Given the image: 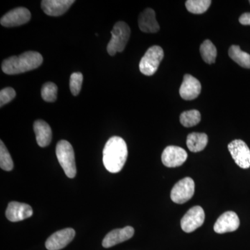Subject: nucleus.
<instances>
[{
    "label": "nucleus",
    "mask_w": 250,
    "mask_h": 250,
    "mask_svg": "<svg viewBox=\"0 0 250 250\" xmlns=\"http://www.w3.org/2000/svg\"><path fill=\"white\" fill-rule=\"evenodd\" d=\"M211 4L210 0H188L186 7L189 12L194 14H202L208 10Z\"/></svg>",
    "instance_id": "obj_22"
},
{
    "label": "nucleus",
    "mask_w": 250,
    "mask_h": 250,
    "mask_svg": "<svg viewBox=\"0 0 250 250\" xmlns=\"http://www.w3.org/2000/svg\"><path fill=\"white\" fill-rule=\"evenodd\" d=\"M32 215L33 210L30 206L21 202H10L6 210V218L14 223L30 218Z\"/></svg>",
    "instance_id": "obj_13"
},
{
    "label": "nucleus",
    "mask_w": 250,
    "mask_h": 250,
    "mask_svg": "<svg viewBox=\"0 0 250 250\" xmlns=\"http://www.w3.org/2000/svg\"><path fill=\"white\" fill-rule=\"evenodd\" d=\"M127 146L124 139L113 136L108 139L103 149V164L111 173L121 172L127 159Z\"/></svg>",
    "instance_id": "obj_1"
},
{
    "label": "nucleus",
    "mask_w": 250,
    "mask_h": 250,
    "mask_svg": "<svg viewBox=\"0 0 250 250\" xmlns=\"http://www.w3.org/2000/svg\"><path fill=\"white\" fill-rule=\"evenodd\" d=\"M56 154L67 177L71 179L75 177L77 174L76 163L72 145L64 140L59 141L56 148Z\"/></svg>",
    "instance_id": "obj_3"
},
{
    "label": "nucleus",
    "mask_w": 250,
    "mask_h": 250,
    "mask_svg": "<svg viewBox=\"0 0 250 250\" xmlns=\"http://www.w3.org/2000/svg\"><path fill=\"white\" fill-rule=\"evenodd\" d=\"M239 22L243 25H250V13H245L239 18Z\"/></svg>",
    "instance_id": "obj_28"
},
{
    "label": "nucleus",
    "mask_w": 250,
    "mask_h": 250,
    "mask_svg": "<svg viewBox=\"0 0 250 250\" xmlns=\"http://www.w3.org/2000/svg\"><path fill=\"white\" fill-rule=\"evenodd\" d=\"M164 57V50L160 46L149 47L140 62V71L146 76H152L157 71Z\"/></svg>",
    "instance_id": "obj_5"
},
{
    "label": "nucleus",
    "mask_w": 250,
    "mask_h": 250,
    "mask_svg": "<svg viewBox=\"0 0 250 250\" xmlns=\"http://www.w3.org/2000/svg\"><path fill=\"white\" fill-rule=\"evenodd\" d=\"M134 234V229L132 227H126L123 229H117L108 233L103 241V246L109 248L123 243L132 238Z\"/></svg>",
    "instance_id": "obj_15"
},
{
    "label": "nucleus",
    "mask_w": 250,
    "mask_h": 250,
    "mask_svg": "<svg viewBox=\"0 0 250 250\" xmlns=\"http://www.w3.org/2000/svg\"><path fill=\"white\" fill-rule=\"evenodd\" d=\"M202 85L200 82L190 75H185L183 83L181 85L179 94L185 100H192L197 98L201 93Z\"/></svg>",
    "instance_id": "obj_14"
},
{
    "label": "nucleus",
    "mask_w": 250,
    "mask_h": 250,
    "mask_svg": "<svg viewBox=\"0 0 250 250\" xmlns=\"http://www.w3.org/2000/svg\"></svg>",
    "instance_id": "obj_29"
},
{
    "label": "nucleus",
    "mask_w": 250,
    "mask_h": 250,
    "mask_svg": "<svg viewBox=\"0 0 250 250\" xmlns=\"http://www.w3.org/2000/svg\"><path fill=\"white\" fill-rule=\"evenodd\" d=\"M187 158V152L183 148L177 146H168L163 152L161 160L166 167H176L183 165Z\"/></svg>",
    "instance_id": "obj_9"
},
{
    "label": "nucleus",
    "mask_w": 250,
    "mask_h": 250,
    "mask_svg": "<svg viewBox=\"0 0 250 250\" xmlns=\"http://www.w3.org/2000/svg\"><path fill=\"white\" fill-rule=\"evenodd\" d=\"M195 192V182L190 177H185L179 181L171 190V200L174 203L184 204L193 196Z\"/></svg>",
    "instance_id": "obj_6"
},
{
    "label": "nucleus",
    "mask_w": 250,
    "mask_h": 250,
    "mask_svg": "<svg viewBox=\"0 0 250 250\" xmlns=\"http://www.w3.org/2000/svg\"><path fill=\"white\" fill-rule=\"evenodd\" d=\"M205 213L200 206L189 209L181 220V227L186 233H191L200 228L205 222Z\"/></svg>",
    "instance_id": "obj_8"
},
{
    "label": "nucleus",
    "mask_w": 250,
    "mask_h": 250,
    "mask_svg": "<svg viewBox=\"0 0 250 250\" xmlns=\"http://www.w3.org/2000/svg\"><path fill=\"white\" fill-rule=\"evenodd\" d=\"M0 142V167L4 170H12L14 166L12 158L3 141Z\"/></svg>",
    "instance_id": "obj_24"
},
{
    "label": "nucleus",
    "mask_w": 250,
    "mask_h": 250,
    "mask_svg": "<svg viewBox=\"0 0 250 250\" xmlns=\"http://www.w3.org/2000/svg\"><path fill=\"white\" fill-rule=\"evenodd\" d=\"M34 130L36 141L41 147H47L50 144L52 139V132L50 126L42 120L36 121L34 124Z\"/></svg>",
    "instance_id": "obj_18"
},
{
    "label": "nucleus",
    "mask_w": 250,
    "mask_h": 250,
    "mask_svg": "<svg viewBox=\"0 0 250 250\" xmlns=\"http://www.w3.org/2000/svg\"><path fill=\"white\" fill-rule=\"evenodd\" d=\"M140 29L145 33H156L160 29L156 21L154 10L148 8L140 14L139 18Z\"/></svg>",
    "instance_id": "obj_17"
},
{
    "label": "nucleus",
    "mask_w": 250,
    "mask_h": 250,
    "mask_svg": "<svg viewBox=\"0 0 250 250\" xmlns=\"http://www.w3.org/2000/svg\"><path fill=\"white\" fill-rule=\"evenodd\" d=\"M30 11L24 7L11 10L1 18V24L6 27H14L22 25L30 21Z\"/></svg>",
    "instance_id": "obj_10"
},
{
    "label": "nucleus",
    "mask_w": 250,
    "mask_h": 250,
    "mask_svg": "<svg viewBox=\"0 0 250 250\" xmlns=\"http://www.w3.org/2000/svg\"><path fill=\"white\" fill-rule=\"evenodd\" d=\"M229 56L240 66L250 69V54L242 51L239 46L231 45L229 49Z\"/></svg>",
    "instance_id": "obj_20"
},
{
    "label": "nucleus",
    "mask_w": 250,
    "mask_h": 250,
    "mask_svg": "<svg viewBox=\"0 0 250 250\" xmlns=\"http://www.w3.org/2000/svg\"><path fill=\"white\" fill-rule=\"evenodd\" d=\"M83 75L81 72H74L71 75L70 80V88L72 95L77 96L82 89L83 82Z\"/></svg>",
    "instance_id": "obj_26"
},
{
    "label": "nucleus",
    "mask_w": 250,
    "mask_h": 250,
    "mask_svg": "<svg viewBox=\"0 0 250 250\" xmlns=\"http://www.w3.org/2000/svg\"><path fill=\"white\" fill-rule=\"evenodd\" d=\"M240 226V220L236 213L233 211H227L219 217L215 223L213 229L217 233L233 232Z\"/></svg>",
    "instance_id": "obj_12"
},
{
    "label": "nucleus",
    "mask_w": 250,
    "mask_h": 250,
    "mask_svg": "<svg viewBox=\"0 0 250 250\" xmlns=\"http://www.w3.org/2000/svg\"><path fill=\"white\" fill-rule=\"evenodd\" d=\"M58 88L55 83L52 82H47L42 85L41 89V96L46 102L54 103L57 99Z\"/></svg>",
    "instance_id": "obj_25"
},
{
    "label": "nucleus",
    "mask_w": 250,
    "mask_h": 250,
    "mask_svg": "<svg viewBox=\"0 0 250 250\" xmlns=\"http://www.w3.org/2000/svg\"><path fill=\"white\" fill-rule=\"evenodd\" d=\"M228 149L235 163L243 169L250 167V149L244 141L234 140L228 145Z\"/></svg>",
    "instance_id": "obj_7"
},
{
    "label": "nucleus",
    "mask_w": 250,
    "mask_h": 250,
    "mask_svg": "<svg viewBox=\"0 0 250 250\" xmlns=\"http://www.w3.org/2000/svg\"><path fill=\"white\" fill-rule=\"evenodd\" d=\"M74 3L73 0H43L41 7L47 16L57 17L65 14Z\"/></svg>",
    "instance_id": "obj_16"
},
{
    "label": "nucleus",
    "mask_w": 250,
    "mask_h": 250,
    "mask_svg": "<svg viewBox=\"0 0 250 250\" xmlns=\"http://www.w3.org/2000/svg\"><path fill=\"white\" fill-rule=\"evenodd\" d=\"M16 96L15 90L11 87H7L0 92V106L2 107L5 104L12 101Z\"/></svg>",
    "instance_id": "obj_27"
},
{
    "label": "nucleus",
    "mask_w": 250,
    "mask_h": 250,
    "mask_svg": "<svg viewBox=\"0 0 250 250\" xmlns=\"http://www.w3.org/2000/svg\"><path fill=\"white\" fill-rule=\"evenodd\" d=\"M111 34V39L107 45V52L110 55L114 56L117 52L124 50L129 41L131 30L126 22L121 21L115 24Z\"/></svg>",
    "instance_id": "obj_4"
},
{
    "label": "nucleus",
    "mask_w": 250,
    "mask_h": 250,
    "mask_svg": "<svg viewBox=\"0 0 250 250\" xmlns=\"http://www.w3.org/2000/svg\"><path fill=\"white\" fill-rule=\"evenodd\" d=\"M201 114L197 110L184 111L181 114L180 123L185 127H191L200 123Z\"/></svg>",
    "instance_id": "obj_23"
},
{
    "label": "nucleus",
    "mask_w": 250,
    "mask_h": 250,
    "mask_svg": "<svg viewBox=\"0 0 250 250\" xmlns=\"http://www.w3.org/2000/svg\"><path fill=\"white\" fill-rule=\"evenodd\" d=\"M42 62L43 58L40 53L29 51L21 55L13 56L5 59L1 64V69L6 75H18L37 68Z\"/></svg>",
    "instance_id": "obj_2"
},
{
    "label": "nucleus",
    "mask_w": 250,
    "mask_h": 250,
    "mask_svg": "<svg viewBox=\"0 0 250 250\" xmlns=\"http://www.w3.org/2000/svg\"><path fill=\"white\" fill-rule=\"evenodd\" d=\"M208 143V136L205 133H191L187 136V145L192 152L204 150Z\"/></svg>",
    "instance_id": "obj_19"
},
{
    "label": "nucleus",
    "mask_w": 250,
    "mask_h": 250,
    "mask_svg": "<svg viewBox=\"0 0 250 250\" xmlns=\"http://www.w3.org/2000/svg\"><path fill=\"white\" fill-rule=\"evenodd\" d=\"M75 231L72 228H66L53 233L47 238L45 247L48 250H60L66 247L74 239Z\"/></svg>",
    "instance_id": "obj_11"
},
{
    "label": "nucleus",
    "mask_w": 250,
    "mask_h": 250,
    "mask_svg": "<svg viewBox=\"0 0 250 250\" xmlns=\"http://www.w3.org/2000/svg\"><path fill=\"white\" fill-rule=\"evenodd\" d=\"M200 51L202 59L207 63H214L217 57V49L211 41L209 40L204 41L200 46Z\"/></svg>",
    "instance_id": "obj_21"
}]
</instances>
